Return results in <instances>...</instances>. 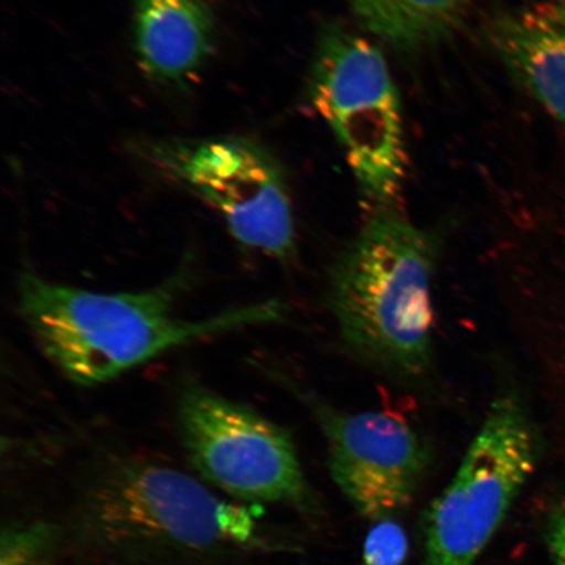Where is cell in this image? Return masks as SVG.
Returning a JSON list of instances; mask_svg holds the SVG:
<instances>
[{
  "mask_svg": "<svg viewBox=\"0 0 565 565\" xmlns=\"http://www.w3.org/2000/svg\"><path fill=\"white\" fill-rule=\"evenodd\" d=\"M437 256V239L398 212L366 221L330 273V307L353 355L402 377L427 372Z\"/></svg>",
  "mask_w": 565,
  "mask_h": 565,
  "instance_id": "obj_2",
  "label": "cell"
},
{
  "mask_svg": "<svg viewBox=\"0 0 565 565\" xmlns=\"http://www.w3.org/2000/svg\"><path fill=\"white\" fill-rule=\"evenodd\" d=\"M310 105L342 146L360 192L391 209L405 180L404 117L384 55L369 40L330 24L318 40Z\"/></svg>",
  "mask_w": 565,
  "mask_h": 565,
  "instance_id": "obj_3",
  "label": "cell"
},
{
  "mask_svg": "<svg viewBox=\"0 0 565 565\" xmlns=\"http://www.w3.org/2000/svg\"><path fill=\"white\" fill-rule=\"evenodd\" d=\"M364 30L402 52H418L456 30L470 0H348Z\"/></svg>",
  "mask_w": 565,
  "mask_h": 565,
  "instance_id": "obj_11",
  "label": "cell"
},
{
  "mask_svg": "<svg viewBox=\"0 0 565 565\" xmlns=\"http://www.w3.org/2000/svg\"><path fill=\"white\" fill-rule=\"evenodd\" d=\"M547 541L555 565H565V507L551 515Z\"/></svg>",
  "mask_w": 565,
  "mask_h": 565,
  "instance_id": "obj_14",
  "label": "cell"
},
{
  "mask_svg": "<svg viewBox=\"0 0 565 565\" xmlns=\"http://www.w3.org/2000/svg\"><path fill=\"white\" fill-rule=\"evenodd\" d=\"M148 168L217 212L238 244L279 260L296 253L291 195L279 161L244 137L154 139L137 148Z\"/></svg>",
  "mask_w": 565,
  "mask_h": 565,
  "instance_id": "obj_5",
  "label": "cell"
},
{
  "mask_svg": "<svg viewBox=\"0 0 565 565\" xmlns=\"http://www.w3.org/2000/svg\"><path fill=\"white\" fill-rule=\"evenodd\" d=\"M408 551L407 535L393 520L376 522L364 545L365 565H402Z\"/></svg>",
  "mask_w": 565,
  "mask_h": 565,
  "instance_id": "obj_13",
  "label": "cell"
},
{
  "mask_svg": "<svg viewBox=\"0 0 565 565\" xmlns=\"http://www.w3.org/2000/svg\"><path fill=\"white\" fill-rule=\"evenodd\" d=\"M487 33L515 79L565 125V3L500 13Z\"/></svg>",
  "mask_w": 565,
  "mask_h": 565,
  "instance_id": "obj_10",
  "label": "cell"
},
{
  "mask_svg": "<svg viewBox=\"0 0 565 565\" xmlns=\"http://www.w3.org/2000/svg\"><path fill=\"white\" fill-rule=\"evenodd\" d=\"M550 2L565 3V0H550Z\"/></svg>",
  "mask_w": 565,
  "mask_h": 565,
  "instance_id": "obj_15",
  "label": "cell"
},
{
  "mask_svg": "<svg viewBox=\"0 0 565 565\" xmlns=\"http://www.w3.org/2000/svg\"><path fill=\"white\" fill-rule=\"evenodd\" d=\"M536 450L521 399L500 392L454 480L430 507L422 565H475L533 475Z\"/></svg>",
  "mask_w": 565,
  "mask_h": 565,
  "instance_id": "obj_6",
  "label": "cell"
},
{
  "mask_svg": "<svg viewBox=\"0 0 565 565\" xmlns=\"http://www.w3.org/2000/svg\"><path fill=\"white\" fill-rule=\"evenodd\" d=\"M334 482L364 519L404 513L426 477L430 450L412 424L386 412L344 413L315 404Z\"/></svg>",
  "mask_w": 565,
  "mask_h": 565,
  "instance_id": "obj_8",
  "label": "cell"
},
{
  "mask_svg": "<svg viewBox=\"0 0 565 565\" xmlns=\"http://www.w3.org/2000/svg\"><path fill=\"white\" fill-rule=\"evenodd\" d=\"M52 539V529L44 524L6 530L0 565H47Z\"/></svg>",
  "mask_w": 565,
  "mask_h": 565,
  "instance_id": "obj_12",
  "label": "cell"
},
{
  "mask_svg": "<svg viewBox=\"0 0 565 565\" xmlns=\"http://www.w3.org/2000/svg\"><path fill=\"white\" fill-rule=\"evenodd\" d=\"M132 42L148 81L188 89L215 51V12L209 0H132Z\"/></svg>",
  "mask_w": 565,
  "mask_h": 565,
  "instance_id": "obj_9",
  "label": "cell"
},
{
  "mask_svg": "<svg viewBox=\"0 0 565 565\" xmlns=\"http://www.w3.org/2000/svg\"><path fill=\"white\" fill-rule=\"evenodd\" d=\"M179 429L193 468L238 503L315 511L291 435L256 409L189 386L180 398Z\"/></svg>",
  "mask_w": 565,
  "mask_h": 565,
  "instance_id": "obj_7",
  "label": "cell"
},
{
  "mask_svg": "<svg viewBox=\"0 0 565 565\" xmlns=\"http://www.w3.org/2000/svg\"><path fill=\"white\" fill-rule=\"evenodd\" d=\"M181 278L139 292L108 294L58 285L25 271L19 281L21 316L42 351L81 385L108 383L181 345L252 324L279 321L270 300L201 321L174 315Z\"/></svg>",
  "mask_w": 565,
  "mask_h": 565,
  "instance_id": "obj_1",
  "label": "cell"
},
{
  "mask_svg": "<svg viewBox=\"0 0 565 565\" xmlns=\"http://www.w3.org/2000/svg\"><path fill=\"white\" fill-rule=\"evenodd\" d=\"M87 512L98 539L122 550L204 553L256 539V508L157 462L111 465L92 487Z\"/></svg>",
  "mask_w": 565,
  "mask_h": 565,
  "instance_id": "obj_4",
  "label": "cell"
}]
</instances>
